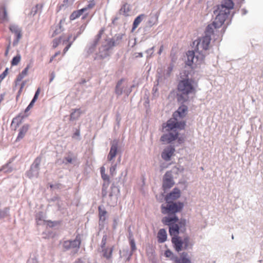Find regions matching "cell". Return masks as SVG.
<instances>
[{
  "label": "cell",
  "mask_w": 263,
  "mask_h": 263,
  "mask_svg": "<svg viewBox=\"0 0 263 263\" xmlns=\"http://www.w3.org/2000/svg\"><path fill=\"white\" fill-rule=\"evenodd\" d=\"M124 81H125L124 79H121V80H119L118 82L117 83V85L116 86V88H115V93L118 96L120 95L123 92Z\"/></svg>",
  "instance_id": "603a6c76"
},
{
  "label": "cell",
  "mask_w": 263,
  "mask_h": 263,
  "mask_svg": "<svg viewBox=\"0 0 263 263\" xmlns=\"http://www.w3.org/2000/svg\"><path fill=\"white\" fill-rule=\"evenodd\" d=\"M10 30H12V32L15 34V40L14 41V45H16L18 43V42L21 38V30L19 28L17 27L16 26H12V27H10Z\"/></svg>",
  "instance_id": "d6986e66"
},
{
  "label": "cell",
  "mask_w": 263,
  "mask_h": 263,
  "mask_svg": "<svg viewBox=\"0 0 263 263\" xmlns=\"http://www.w3.org/2000/svg\"><path fill=\"white\" fill-rule=\"evenodd\" d=\"M174 185V179L171 173L168 172L165 174L163 178V188L165 190H168L172 188Z\"/></svg>",
  "instance_id": "8992f818"
},
{
  "label": "cell",
  "mask_w": 263,
  "mask_h": 263,
  "mask_svg": "<svg viewBox=\"0 0 263 263\" xmlns=\"http://www.w3.org/2000/svg\"><path fill=\"white\" fill-rule=\"evenodd\" d=\"M117 151H118V144H117V142H114V144H113L112 146L111 147V149L110 150V153L108 155V160L109 161L112 160L115 157V156L116 155Z\"/></svg>",
  "instance_id": "ac0fdd59"
},
{
  "label": "cell",
  "mask_w": 263,
  "mask_h": 263,
  "mask_svg": "<svg viewBox=\"0 0 263 263\" xmlns=\"http://www.w3.org/2000/svg\"><path fill=\"white\" fill-rule=\"evenodd\" d=\"M24 117H25L24 114L22 113H21L19 114L16 116L12 119L11 126H10V128L12 130H16L22 124Z\"/></svg>",
  "instance_id": "52a82bcc"
},
{
  "label": "cell",
  "mask_w": 263,
  "mask_h": 263,
  "mask_svg": "<svg viewBox=\"0 0 263 263\" xmlns=\"http://www.w3.org/2000/svg\"><path fill=\"white\" fill-rule=\"evenodd\" d=\"M116 40L114 39H109L105 41L102 44L99 52V57L104 58L108 55L116 44Z\"/></svg>",
  "instance_id": "3957f363"
},
{
  "label": "cell",
  "mask_w": 263,
  "mask_h": 263,
  "mask_svg": "<svg viewBox=\"0 0 263 263\" xmlns=\"http://www.w3.org/2000/svg\"><path fill=\"white\" fill-rule=\"evenodd\" d=\"M112 252V249H107L105 251V253H104V255L105 256H106V258H109L111 255V253Z\"/></svg>",
  "instance_id": "b9f144b4"
},
{
  "label": "cell",
  "mask_w": 263,
  "mask_h": 263,
  "mask_svg": "<svg viewBox=\"0 0 263 263\" xmlns=\"http://www.w3.org/2000/svg\"><path fill=\"white\" fill-rule=\"evenodd\" d=\"M84 11L85 9H79V10H76L75 12H73L71 15L70 19L71 20H74L77 19L79 18L83 14Z\"/></svg>",
  "instance_id": "4316f807"
},
{
  "label": "cell",
  "mask_w": 263,
  "mask_h": 263,
  "mask_svg": "<svg viewBox=\"0 0 263 263\" xmlns=\"http://www.w3.org/2000/svg\"><path fill=\"white\" fill-rule=\"evenodd\" d=\"M234 3L232 0H222V6L227 9H232L233 8Z\"/></svg>",
  "instance_id": "484cf974"
},
{
  "label": "cell",
  "mask_w": 263,
  "mask_h": 263,
  "mask_svg": "<svg viewBox=\"0 0 263 263\" xmlns=\"http://www.w3.org/2000/svg\"><path fill=\"white\" fill-rule=\"evenodd\" d=\"M175 152L174 146H170L163 150L161 153V157L163 160H169L171 158Z\"/></svg>",
  "instance_id": "8fae6325"
},
{
  "label": "cell",
  "mask_w": 263,
  "mask_h": 263,
  "mask_svg": "<svg viewBox=\"0 0 263 263\" xmlns=\"http://www.w3.org/2000/svg\"><path fill=\"white\" fill-rule=\"evenodd\" d=\"M185 123L184 121H181L179 122L176 118H172L163 126V130H172L175 128L183 129L185 126Z\"/></svg>",
  "instance_id": "7a4b0ae2"
},
{
  "label": "cell",
  "mask_w": 263,
  "mask_h": 263,
  "mask_svg": "<svg viewBox=\"0 0 263 263\" xmlns=\"http://www.w3.org/2000/svg\"><path fill=\"white\" fill-rule=\"evenodd\" d=\"M40 89L39 88L38 90L37 91V92H36V94L34 95V98L32 99V101L30 102V104L28 105L27 108H26V110L25 111V113H27L28 112H29L30 110L32 109V108L33 107V106L34 105V103H36V101L37 100V99L39 97V95H40Z\"/></svg>",
  "instance_id": "44dd1931"
},
{
  "label": "cell",
  "mask_w": 263,
  "mask_h": 263,
  "mask_svg": "<svg viewBox=\"0 0 263 263\" xmlns=\"http://www.w3.org/2000/svg\"><path fill=\"white\" fill-rule=\"evenodd\" d=\"M211 42V37L209 36H206L202 40V45L204 49L207 50L209 48Z\"/></svg>",
  "instance_id": "f546056e"
},
{
  "label": "cell",
  "mask_w": 263,
  "mask_h": 263,
  "mask_svg": "<svg viewBox=\"0 0 263 263\" xmlns=\"http://www.w3.org/2000/svg\"><path fill=\"white\" fill-rule=\"evenodd\" d=\"M80 114H81V110L79 109H77V110L73 111L70 116V120H71V121L75 120L76 119H77L78 117L80 116Z\"/></svg>",
  "instance_id": "d6a6232c"
},
{
  "label": "cell",
  "mask_w": 263,
  "mask_h": 263,
  "mask_svg": "<svg viewBox=\"0 0 263 263\" xmlns=\"http://www.w3.org/2000/svg\"><path fill=\"white\" fill-rule=\"evenodd\" d=\"M29 128V126L28 124H25L23 126L19 132L18 135L16 137V142H19L20 140L23 139L26 133H27Z\"/></svg>",
  "instance_id": "2e32d148"
},
{
  "label": "cell",
  "mask_w": 263,
  "mask_h": 263,
  "mask_svg": "<svg viewBox=\"0 0 263 263\" xmlns=\"http://www.w3.org/2000/svg\"><path fill=\"white\" fill-rule=\"evenodd\" d=\"M188 107L185 105H183L181 106L179 109L174 113L172 115L173 118H183L188 113Z\"/></svg>",
  "instance_id": "4fadbf2b"
},
{
  "label": "cell",
  "mask_w": 263,
  "mask_h": 263,
  "mask_svg": "<svg viewBox=\"0 0 263 263\" xmlns=\"http://www.w3.org/2000/svg\"><path fill=\"white\" fill-rule=\"evenodd\" d=\"M72 1H73V0H64L63 2L62 3V7H69L70 5H71Z\"/></svg>",
  "instance_id": "60d3db41"
},
{
  "label": "cell",
  "mask_w": 263,
  "mask_h": 263,
  "mask_svg": "<svg viewBox=\"0 0 263 263\" xmlns=\"http://www.w3.org/2000/svg\"><path fill=\"white\" fill-rule=\"evenodd\" d=\"M172 241L176 250L178 251H181L183 247V242L181 238L178 237L177 236H174L172 238Z\"/></svg>",
  "instance_id": "e0dca14e"
},
{
  "label": "cell",
  "mask_w": 263,
  "mask_h": 263,
  "mask_svg": "<svg viewBox=\"0 0 263 263\" xmlns=\"http://www.w3.org/2000/svg\"><path fill=\"white\" fill-rule=\"evenodd\" d=\"M178 220V218L176 216L173 215H169L166 217H164L162 220L163 224L168 226H171L174 224Z\"/></svg>",
  "instance_id": "5bb4252c"
},
{
  "label": "cell",
  "mask_w": 263,
  "mask_h": 263,
  "mask_svg": "<svg viewBox=\"0 0 263 263\" xmlns=\"http://www.w3.org/2000/svg\"><path fill=\"white\" fill-rule=\"evenodd\" d=\"M179 226L176 224L172 225L170 227L169 232L171 236H177L179 235Z\"/></svg>",
  "instance_id": "d4e9b609"
},
{
  "label": "cell",
  "mask_w": 263,
  "mask_h": 263,
  "mask_svg": "<svg viewBox=\"0 0 263 263\" xmlns=\"http://www.w3.org/2000/svg\"><path fill=\"white\" fill-rule=\"evenodd\" d=\"M130 5L128 4H124L120 10V13L124 16H126L130 13Z\"/></svg>",
  "instance_id": "f1b7e54d"
},
{
  "label": "cell",
  "mask_w": 263,
  "mask_h": 263,
  "mask_svg": "<svg viewBox=\"0 0 263 263\" xmlns=\"http://www.w3.org/2000/svg\"><path fill=\"white\" fill-rule=\"evenodd\" d=\"M40 9V5H37L34 7H33L32 12H31L32 16H34L37 13H38V12Z\"/></svg>",
  "instance_id": "f35d334b"
},
{
  "label": "cell",
  "mask_w": 263,
  "mask_h": 263,
  "mask_svg": "<svg viewBox=\"0 0 263 263\" xmlns=\"http://www.w3.org/2000/svg\"><path fill=\"white\" fill-rule=\"evenodd\" d=\"M167 239V234L165 229H162L158 232L157 234V240L158 242L163 243L165 242Z\"/></svg>",
  "instance_id": "7402d4cb"
},
{
  "label": "cell",
  "mask_w": 263,
  "mask_h": 263,
  "mask_svg": "<svg viewBox=\"0 0 263 263\" xmlns=\"http://www.w3.org/2000/svg\"><path fill=\"white\" fill-rule=\"evenodd\" d=\"M21 60V56L20 55H16L14 58L12 59V66H15L16 65L19 63Z\"/></svg>",
  "instance_id": "d590c367"
},
{
  "label": "cell",
  "mask_w": 263,
  "mask_h": 263,
  "mask_svg": "<svg viewBox=\"0 0 263 263\" xmlns=\"http://www.w3.org/2000/svg\"><path fill=\"white\" fill-rule=\"evenodd\" d=\"M178 90L181 93L187 94L192 92L193 90V87L190 83L189 80H181L178 85Z\"/></svg>",
  "instance_id": "5b68a950"
},
{
  "label": "cell",
  "mask_w": 263,
  "mask_h": 263,
  "mask_svg": "<svg viewBox=\"0 0 263 263\" xmlns=\"http://www.w3.org/2000/svg\"><path fill=\"white\" fill-rule=\"evenodd\" d=\"M41 163V157H38L32 163L30 169L28 170L26 175L29 179L37 178L39 175L40 165Z\"/></svg>",
  "instance_id": "277c9868"
},
{
  "label": "cell",
  "mask_w": 263,
  "mask_h": 263,
  "mask_svg": "<svg viewBox=\"0 0 263 263\" xmlns=\"http://www.w3.org/2000/svg\"><path fill=\"white\" fill-rule=\"evenodd\" d=\"M26 81H23V82H22V83H21V87H20V89H19V90L18 93V94H17V95H16V101L18 100L19 98H20V95H21V93H22V91H23V88H24V87H25V84H26Z\"/></svg>",
  "instance_id": "8d00e7d4"
},
{
  "label": "cell",
  "mask_w": 263,
  "mask_h": 263,
  "mask_svg": "<svg viewBox=\"0 0 263 263\" xmlns=\"http://www.w3.org/2000/svg\"><path fill=\"white\" fill-rule=\"evenodd\" d=\"M63 30L64 29H63L62 23L61 22H60L58 25L55 26L54 28H53V30H52L50 33V37H54L57 36L58 34H59L61 32H62Z\"/></svg>",
  "instance_id": "9a60e30c"
},
{
  "label": "cell",
  "mask_w": 263,
  "mask_h": 263,
  "mask_svg": "<svg viewBox=\"0 0 263 263\" xmlns=\"http://www.w3.org/2000/svg\"><path fill=\"white\" fill-rule=\"evenodd\" d=\"M29 69H30V66L28 65L23 70V71L21 72V73L19 75L18 77L16 78V80L15 81V82H14L15 87H17L18 85L19 84V83L20 82L23 78L25 77V76L26 75V74L27 73Z\"/></svg>",
  "instance_id": "ffe728a7"
},
{
  "label": "cell",
  "mask_w": 263,
  "mask_h": 263,
  "mask_svg": "<svg viewBox=\"0 0 263 263\" xmlns=\"http://www.w3.org/2000/svg\"><path fill=\"white\" fill-rule=\"evenodd\" d=\"M179 133L176 132L166 134L161 136V137L160 138V141L165 143H170L177 139L179 137Z\"/></svg>",
  "instance_id": "ba28073f"
},
{
  "label": "cell",
  "mask_w": 263,
  "mask_h": 263,
  "mask_svg": "<svg viewBox=\"0 0 263 263\" xmlns=\"http://www.w3.org/2000/svg\"><path fill=\"white\" fill-rule=\"evenodd\" d=\"M144 18V16L143 14H141V15H140L139 16H137L136 18L135 19V20H134V22H133V26H132V32L134 31L136 28L138 26H139L140 23L141 22V21H142L143 19Z\"/></svg>",
  "instance_id": "83f0119b"
},
{
  "label": "cell",
  "mask_w": 263,
  "mask_h": 263,
  "mask_svg": "<svg viewBox=\"0 0 263 263\" xmlns=\"http://www.w3.org/2000/svg\"><path fill=\"white\" fill-rule=\"evenodd\" d=\"M63 39V36H61V37H58L57 38L55 39V40H54V41H53V47H54V48H56V47H57V46H59L60 44L62 42Z\"/></svg>",
  "instance_id": "e575fe53"
},
{
  "label": "cell",
  "mask_w": 263,
  "mask_h": 263,
  "mask_svg": "<svg viewBox=\"0 0 263 263\" xmlns=\"http://www.w3.org/2000/svg\"><path fill=\"white\" fill-rule=\"evenodd\" d=\"M215 29L216 28H215L214 26L213 25L212 23H211L210 24L208 25L207 26V27H206V30H205V34H206V36H211V35L213 34Z\"/></svg>",
  "instance_id": "1f68e13d"
},
{
  "label": "cell",
  "mask_w": 263,
  "mask_h": 263,
  "mask_svg": "<svg viewBox=\"0 0 263 263\" xmlns=\"http://www.w3.org/2000/svg\"><path fill=\"white\" fill-rule=\"evenodd\" d=\"M183 204L181 203H174V201L167 202L161 206V211L165 214L173 215L182 209Z\"/></svg>",
  "instance_id": "6da1fadb"
},
{
  "label": "cell",
  "mask_w": 263,
  "mask_h": 263,
  "mask_svg": "<svg viewBox=\"0 0 263 263\" xmlns=\"http://www.w3.org/2000/svg\"><path fill=\"white\" fill-rule=\"evenodd\" d=\"M8 73V69L7 68V69H6L0 75V87H1V84L3 80L6 77Z\"/></svg>",
  "instance_id": "74e56055"
},
{
  "label": "cell",
  "mask_w": 263,
  "mask_h": 263,
  "mask_svg": "<svg viewBox=\"0 0 263 263\" xmlns=\"http://www.w3.org/2000/svg\"><path fill=\"white\" fill-rule=\"evenodd\" d=\"M99 217H100V224L101 226L102 225V224L104 222V221L105 220V215H106V211L102 207H100L99 208Z\"/></svg>",
  "instance_id": "4dcf8cb0"
},
{
  "label": "cell",
  "mask_w": 263,
  "mask_h": 263,
  "mask_svg": "<svg viewBox=\"0 0 263 263\" xmlns=\"http://www.w3.org/2000/svg\"><path fill=\"white\" fill-rule=\"evenodd\" d=\"M186 56H187V61L185 62L186 64L188 65H191L193 62V60L194 58V52L192 50L188 51L186 53Z\"/></svg>",
  "instance_id": "cb8c5ba5"
},
{
  "label": "cell",
  "mask_w": 263,
  "mask_h": 263,
  "mask_svg": "<svg viewBox=\"0 0 263 263\" xmlns=\"http://www.w3.org/2000/svg\"><path fill=\"white\" fill-rule=\"evenodd\" d=\"M181 196V192L177 189H175L173 191L170 192L165 197V201L167 202L174 201L179 198Z\"/></svg>",
  "instance_id": "7c38bea8"
},
{
  "label": "cell",
  "mask_w": 263,
  "mask_h": 263,
  "mask_svg": "<svg viewBox=\"0 0 263 263\" xmlns=\"http://www.w3.org/2000/svg\"><path fill=\"white\" fill-rule=\"evenodd\" d=\"M9 213V209H4L0 210V220L4 218L5 217L7 216Z\"/></svg>",
  "instance_id": "836d02e7"
},
{
  "label": "cell",
  "mask_w": 263,
  "mask_h": 263,
  "mask_svg": "<svg viewBox=\"0 0 263 263\" xmlns=\"http://www.w3.org/2000/svg\"><path fill=\"white\" fill-rule=\"evenodd\" d=\"M101 175L102 176V178L103 179L104 181H106V180H108V176L105 173V169L103 167L101 168Z\"/></svg>",
  "instance_id": "ab89813d"
},
{
  "label": "cell",
  "mask_w": 263,
  "mask_h": 263,
  "mask_svg": "<svg viewBox=\"0 0 263 263\" xmlns=\"http://www.w3.org/2000/svg\"><path fill=\"white\" fill-rule=\"evenodd\" d=\"M80 244V238L79 236L74 240H67L64 242L63 246L67 249H71L77 248L79 247Z\"/></svg>",
  "instance_id": "30bf717a"
},
{
  "label": "cell",
  "mask_w": 263,
  "mask_h": 263,
  "mask_svg": "<svg viewBox=\"0 0 263 263\" xmlns=\"http://www.w3.org/2000/svg\"><path fill=\"white\" fill-rule=\"evenodd\" d=\"M227 18V14H218L212 24L214 26L216 29L219 28L221 27L222 25L224 24Z\"/></svg>",
  "instance_id": "9c48e42d"
},
{
  "label": "cell",
  "mask_w": 263,
  "mask_h": 263,
  "mask_svg": "<svg viewBox=\"0 0 263 263\" xmlns=\"http://www.w3.org/2000/svg\"><path fill=\"white\" fill-rule=\"evenodd\" d=\"M4 97V94H0V103H1L2 101L3 100Z\"/></svg>",
  "instance_id": "7bdbcfd3"
}]
</instances>
